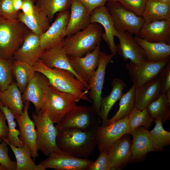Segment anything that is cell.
<instances>
[{"instance_id":"1","label":"cell","mask_w":170,"mask_h":170,"mask_svg":"<svg viewBox=\"0 0 170 170\" xmlns=\"http://www.w3.org/2000/svg\"><path fill=\"white\" fill-rule=\"evenodd\" d=\"M96 128L89 130L71 129L59 131L56 138L58 148L77 157L88 159L97 146Z\"/></svg>"},{"instance_id":"2","label":"cell","mask_w":170,"mask_h":170,"mask_svg":"<svg viewBox=\"0 0 170 170\" xmlns=\"http://www.w3.org/2000/svg\"><path fill=\"white\" fill-rule=\"evenodd\" d=\"M36 72L45 76L50 85L62 92L74 95L79 100L92 103L88 98V90L83 84L71 72L57 68H50L39 59L33 66Z\"/></svg>"},{"instance_id":"3","label":"cell","mask_w":170,"mask_h":170,"mask_svg":"<svg viewBox=\"0 0 170 170\" xmlns=\"http://www.w3.org/2000/svg\"><path fill=\"white\" fill-rule=\"evenodd\" d=\"M103 33L100 24L91 23L85 29L65 38L62 47L68 55L82 57L100 44Z\"/></svg>"},{"instance_id":"4","label":"cell","mask_w":170,"mask_h":170,"mask_svg":"<svg viewBox=\"0 0 170 170\" xmlns=\"http://www.w3.org/2000/svg\"><path fill=\"white\" fill-rule=\"evenodd\" d=\"M30 31L17 19L9 20L0 16V57L13 59Z\"/></svg>"},{"instance_id":"5","label":"cell","mask_w":170,"mask_h":170,"mask_svg":"<svg viewBox=\"0 0 170 170\" xmlns=\"http://www.w3.org/2000/svg\"><path fill=\"white\" fill-rule=\"evenodd\" d=\"M80 100L72 94L50 85L42 109L54 123L58 124L64 116L76 106Z\"/></svg>"},{"instance_id":"6","label":"cell","mask_w":170,"mask_h":170,"mask_svg":"<svg viewBox=\"0 0 170 170\" xmlns=\"http://www.w3.org/2000/svg\"><path fill=\"white\" fill-rule=\"evenodd\" d=\"M32 116L37 128L38 150L48 156L58 149L56 144L59 132L57 126L54 125L46 112L43 110L36 113L32 112Z\"/></svg>"},{"instance_id":"7","label":"cell","mask_w":170,"mask_h":170,"mask_svg":"<svg viewBox=\"0 0 170 170\" xmlns=\"http://www.w3.org/2000/svg\"><path fill=\"white\" fill-rule=\"evenodd\" d=\"M105 4L116 30L139 36L145 23L142 17L127 9L118 1H108Z\"/></svg>"},{"instance_id":"8","label":"cell","mask_w":170,"mask_h":170,"mask_svg":"<svg viewBox=\"0 0 170 170\" xmlns=\"http://www.w3.org/2000/svg\"><path fill=\"white\" fill-rule=\"evenodd\" d=\"M100 123L91 107L76 105L57 125L59 131L71 129L89 130L96 128Z\"/></svg>"},{"instance_id":"9","label":"cell","mask_w":170,"mask_h":170,"mask_svg":"<svg viewBox=\"0 0 170 170\" xmlns=\"http://www.w3.org/2000/svg\"><path fill=\"white\" fill-rule=\"evenodd\" d=\"M170 61V59L157 62L150 61L146 59L137 64L130 62L126 64V68L131 81L135 88H138L159 76Z\"/></svg>"},{"instance_id":"10","label":"cell","mask_w":170,"mask_h":170,"mask_svg":"<svg viewBox=\"0 0 170 170\" xmlns=\"http://www.w3.org/2000/svg\"><path fill=\"white\" fill-rule=\"evenodd\" d=\"M39 164L46 169L56 170H87L93 161L88 159L77 157L59 149L51 153Z\"/></svg>"},{"instance_id":"11","label":"cell","mask_w":170,"mask_h":170,"mask_svg":"<svg viewBox=\"0 0 170 170\" xmlns=\"http://www.w3.org/2000/svg\"><path fill=\"white\" fill-rule=\"evenodd\" d=\"M114 56L111 54H107L101 52L98 66L90 78L89 83L88 96L92 101V109L100 120L99 112L101 93L103 87L105 71L107 65L112 62Z\"/></svg>"},{"instance_id":"12","label":"cell","mask_w":170,"mask_h":170,"mask_svg":"<svg viewBox=\"0 0 170 170\" xmlns=\"http://www.w3.org/2000/svg\"><path fill=\"white\" fill-rule=\"evenodd\" d=\"M128 116L105 126L98 125L95 134L97 146L100 152H108L112 146L123 135L129 132Z\"/></svg>"},{"instance_id":"13","label":"cell","mask_w":170,"mask_h":170,"mask_svg":"<svg viewBox=\"0 0 170 170\" xmlns=\"http://www.w3.org/2000/svg\"><path fill=\"white\" fill-rule=\"evenodd\" d=\"M100 44H98L93 50L87 53L84 57L68 55L73 69L88 90L91 77L99 64Z\"/></svg>"},{"instance_id":"14","label":"cell","mask_w":170,"mask_h":170,"mask_svg":"<svg viewBox=\"0 0 170 170\" xmlns=\"http://www.w3.org/2000/svg\"><path fill=\"white\" fill-rule=\"evenodd\" d=\"M70 14L69 10L57 13L54 21L40 36L41 46L44 51L56 45H63Z\"/></svg>"},{"instance_id":"15","label":"cell","mask_w":170,"mask_h":170,"mask_svg":"<svg viewBox=\"0 0 170 170\" xmlns=\"http://www.w3.org/2000/svg\"><path fill=\"white\" fill-rule=\"evenodd\" d=\"M29 101H25L22 113L14 116L19 128L20 139L23 145L27 146L30 148L31 157L35 160L38 156L37 144V134L35 123L29 116Z\"/></svg>"},{"instance_id":"16","label":"cell","mask_w":170,"mask_h":170,"mask_svg":"<svg viewBox=\"0 0 170 170\" xmlns=\"http://www.w3.org/2000/svg\"><path fill=\"white\" fill-rule=\"evenodd\" d=\"M50 85L49 81L45 76L36 72L22 94L23 101L31 102L35 106L36 113L38 112L43 107L47 90Z\"/></svg>"},{"instance_id":"17","label":"cell","mask_w":170,"mask_h":170,"mask_svg":"<svg viewBox=\"0 0 170 170\" xmlns=\"http://www.w3.org/2000/svg\"><path fill=\"white\" fill-rule=\"evenodd\" d=\"M119 43L116 45V52L125 61L137 64L146 59L142 48L134 39L132 34L125 31L117 30Z\"/></svg>"},{"instance_id":"18","label":"cell","mask_w":170,"mask_h":170,"mask_svg":"<svg viewBox=\"0 0 170 170\" xmlns=\"http://www.w3.org/2000/svg\"><path fill=\"white\" fill-rule=\"evenodd\" d=\"M90 23H98L104 29L102 34L103 39L107 43L111 53L114 56L117 53L115 36L117 37V31L105 5L98 7L94 9L91 14Z\"/></svg>"},{"instance_id":"19","label":"cell","mask_w":170,"mask_h":170,"mask_svg":"<svg viewBox=\"0 0 170 170\" xmlns=\"http://www.w3.org/2000/svg\"><path fill=\"white\" fill-rule=\"evenodd\" d=\"M43 51L41 46L40 36L30 31L21 45L14 54L13 59L33 66Z\"/></svg>"},{"instance_id":"20","label":"cell","mask_w":170,"mask_h":170,"mask_svg":"<svg viewBox=\"0 0 170 170\" xmlns=\"http://www.w3.org/2000/svg\"><path fill=\"white\" fill-rule=\"evenodd\" d=\"M132 140L128 133L123 135L108 150L111 170H120L130 162L131 156Z\"/></svg>"},{"instance_id":"21","label":"cell","mask_w":170,"mask_h":170,"mask_svg":"<svg viewBox=\"0 0 170 170\" xmlns=\"http://www.w3.org/2000/svg\"><path fill=\"white\" fill-rule=\"evenodd\" d=\"M139 36L149 42L170 45V18L145 23Z\"/></svg>"},{"instance_id":"22","label":"cell","mask_w":170,"mask_h":170,"mask_svg":"<svg viewBox=\"0 0 170 170\" xmlns=\"http://www.w3.org/2000/svg\"><path fill=\"white\" fill-rule=\"evenodd\" d=\"M70 0V14L65 31L66 36L85 29L91 23V14L85 6L79 0Z\"/></svg>"},{"instance_id":"23","label":"cell","mask_w":170,"mask_h":170,"mask_svg":"<svg viewBox=\"0 0 170 170\" xmlns=\"http://www.w3.org/2000/svg\"><path fill=\"white\" fill-rule=\"evenodd\" d=\"M62 45H56L44 50L39 59L49 68H57L71 72L82 82L80 78L73 69L68 55L63 48Z\"/></svg>"},{"instance_id":"24","label":"cell","mask_w":170,"mask_h":170,"mask_svg":"<svg viewBox=\"0 0 170 170\" xmlns=\"http://www.w3.org/2000/svg\"><path fill=\"white\" fill-rule=\"evenodd\" d=\"M129 133L133 137L130 162L139 160L148 153L154 151L148 130L140 126L130 132Z\"/></svg>"},{"instance_id":"25","label":"cell","mask_w":170,"mask_h":170,"mask_svg":"<svg viewBox=\"0 0 170 170\" xmlns=\"http://www.w3.org/2000/svg\"><path fill=\"white\" fill-rule=\"evenodd\" d=\"M162 94L160 76L135 88V106L142 110L155 100Z\"/></svg>"},{"instance_id":"26","label":"cell","mask_w":170,"mask_h":170,"mask_svg":"<svg viewBox=\"0 0 170 170\" xmlns=\"http://www.w3.org/2000/svg\"><path fill=\"white\" fill-rule=\"evenodd\" d=\"M111 85L112 89L109 94L102 97L101 100L99 117L102 120V126H105L107 124L109 112L116 102L120 99L126 87L125 82L117 78H114Z\"/></svg>"},{"instance_id":"27","label":"cell","mask_w":170,"mask_h":170,"mask_svg":"<svg viewBox=\"0 0 170 170\" xmlns=\"http://www.w3.org/2000/svg\"><path fill=\"white\" fill-rule=\"evenodd\" d=\"M133 38L143 49L146 60L157 62L170 59V45L149 42L138 36Z\"/></svg>"},{"instance_id":"28","label":"cell","mask_w":170,"mask_h":170,"mask_svg":"<svg viewBox=\"0 0 170 170\" xmlns=\"http://www.w3.org/2000/svg\"><path fill=\"white\" fill-rule=\"evenodd\" d=\"M17 19L31 31L40 36L45 32L50 26V21L47 15L36 5L32 14L26 15L19 12Z\"/></svg>"},{"instance_id":"29","label":"cell","mask_w":170,"mask_h":170,"mask_svg":"<svg viewBox=\"0 0 170 170\" xmlns=\"http://www.w3.org/2000/svg\"><path fill=\"white\" fill-rule=\"evenodd\" d=\"M21 93L15 82H12L8 88L0 94V100L2 105L10 109L14 116L21 115L24 105Z\"/></svg>"},{"instance_id":"30","label":"cell","mask_w":170,"mask_h":170,"mask_svg":"<svg viewBox=\"0 0 170 170\" xmlns=\"http://www.w3.org/2000/svg\"><path fill=\"white\" fill-rule=\"evenodd\" d=\"M142 17L145 23L170 18V5L147 0Z\"/></svg>"},{"instance_id":"31","label":"cell","mask_w":170,"mask_h":170,"mask_svg":"<svg viewBox=\"0 0 170 170\" xmlns=\"http://www.w3.org/2000/svg\"><path fill=\"white\" fill-rule=\"evenodd\" d=\"M13 72L16 84L23 94L36 71L33 66L28 63L13 60Z\"/></svg>"},{"instance_id":"32","label":"cell","mask_w":170,"mask_h":170,"mask_svg":"<svg viewBox=\"0 0 170 170\" xmlns=\"http://www.w3.org/2000/svg\"><path fill=\"white\" fill-rule=\"evenodd\" d=\"M13 151L16 159V170H45L39 164L37 165L31 158L30 148L24 145L22 147H15L8 144Z\"/></svg>"},{"instance_id":"33","label":"cell","mask_w":170,"mask_h":170,"mask_svg":"<svg viewBox=\"0 0 170 170\" xmlns=\"http://www.w3.org/2000/svg\"><path fill=\"white\" fill-rule=\"evenodd\" d=\"M151 118L159 120L163 124L170 116V101L165 94H161L155 100L150 103L147 107Z\"/></svg>"},{"instance_id":"34","label":"cell","mask_w":170,"mask_h":170,"mask_svg":"<svg viewBox=\"0 0 170 170\" xmlns=\"http://www.w3.org/2000/svg\"><path fill=\"white\" fill-rule=\"evenodd\" d=\"M135 88L133 84L127 92L123 94L119 100L118 110L112 118L108 120L105 126L123 119L132 111L135 107Z\"/></svg>"},{"instance_id":"35","label":"cell","mask_w":170,"mask_h":170,"mask_svg":"<svg viewBox=\"0 0 170 170\" xmlns=\"http://www.w3.org/2000/svg\"><path fill=\"white\" fill-rule=\"evenodd\" d=\"M0 110L4 115L8 124V133L6 138L2 137L8 144L15 147H20L23 146L19 136V130L16 128V124L14 121L15 116L11 111L7 107L3 106L0 100Z\"/></svg>"},{"instance_id":"36","label":"cell","mask_w":170,"mask_h":170,"mask_svg":"<svg viewBox=\"0 0 170 170\" xmlns=\"http://www.w3.org/2000/svg\"><path fill=\"white\" fill-rule=\"evenodd\" d=\"M36 5L47 16L50 21L58 13L70 8V0H37Z\"/></svg>"},{"instance_id":"37","label":"cell","mask_w":170,"mask_h":170,"mask_svg":"<svg viewBox=\"0 0 170 170\" xmlns=\"http://www.w3.org/2000/svg\"><path fill=\"white\" fill-rule=\"evenodd\" d=\"M153 122L155 125L149 131L150 137L154 151L162 150L170 144V132L164 129L161 121L156 120Z\"/></svg>"},{"instance_id":"38","label":"cell","mask_w":170,"mask_h":170,"mask_svg":"<svg viewBox=\"0 0 170 170\" xmlns=\"http://www.w3.org/2000/svg\"><path fill=\"white\" fill-rule=\"evenodd\" d=\"M153 122L147 108L140 110L135 107L128 117L129 132L140 126L148 130Z\"/></svg>"},{"instance_id":"39","label":"cell","mask_w":170,"mask_h":170,"mask_svg":"<svg viewBox=\"0 0 170 170\" xmlns=\"http://www.w3.org/2000/svg\"><path fill=\"white\" fill-rule=\"evenodd\" d=\"M13 59L0 57V92L6 89L13 82Z\"/></svg>"},{"instance_id":"40","label":"cell","mask_w":170,"mask_h":170,"mask_svg":"<svg viewBox=\"0 0 170 170\" xmlns=\"http://www.w3.org/2000/svg\"><path fill=\"white\" fill-rule=\"evenodd\" d=\"M2 139L0 143V164L6 170H16V162L12 161L9 158L8 155V144L6 141Z\"/></svg>"},{"instance_id":"41","label":"cell","mask_w":170,"mask_h":170,"mask_svg":"<svg viewBox=\"0 0 170 170\" xmlns=\"http://www.w3.org/2000/svg\"><path fill=\"white\" fill-rule=\"evenodd\" d=\"M112 165L108 153L100 152L97 159L88 166L87 170H111Z\"/></svg>"},{"instance_id":"42","label":"cell","mask_w":170,"mask_h":170,"mask_svg":"<svg viewBox=\"0 0 170 170\" xmlns=\"http://www.w3.org/2000/svg\"><path fill=\"white\" fill-rule=\"evenodd\" d=\"M147 0H117L124 7L142 17Z\"/></svg>"},{"instance_id":"43","label":"cell","mask_w":170,"mask_h":170,"mask_svg":"<svg viewBox=\"0 0 170 170\" xmlns=\"http://www.w3.org/2000/svg\"><path fill=\"white\" fill-rule=\"evenodd\" d=\"M18 13L14 10L12 0H1L0 16L8 20H14L17 19Z\"/></svg>"},{"instance_id":"44","label":"cell","mask_w":170,"mask_h":170,"mask_svg":"<svg viewBox=\"0 0 170 170\" xmlns=\"http://www.w3.org/2000/svg\"><path fill=\"white\" fill-rule=\"evenodd\" d=\"M162 93L165 94L170 90V61L160 75Z\"/></svg>"},{"instance_id":"45","label":"cell","mask_w":170,"mask_h":170,"mask_svg":"<svg viewBox=\"0 0 170 170\" xmlns=\"http://www.w3.org/2000/svg\"><path fill=\"white\" fill-rule=\"evenodd\" d=\"M86 7L88 12L91 14L95 8L105 5L108 0H79Z\"/></svg>"},{"instance_id":"46","label":"cell","mask_w":170,"mask_h":170,"mask_svg":"<svg viewBox=\"0 0 170 170\" xmlns=\"http://www.w3.org/2000/svg\"><path fill=\"white\" fill-rule=\"evenodd\" d=\"M35 6L34 0H23L21 12L26 15H30L34 12Z\"/></svg>"},{"instance_id":"47","label":"cell","mask_w":170,"mask_h":170,"mask_svg":"<svg viewBox=\"0 0 170 170\" xmlns=\"http://www.w3.org/2000/svg\"><path fill=\"white\" fill-rule=\"evenodd\" d=\"M6 118L4 114L0 110V143L3 139L2 137L6 138L8 128L6 124Z\"/></svg>"},{"instance_id":"48","label":"cell","mask_w":170,"mask_h":170,"mask_svg":"<svg viewBox=\"0 0 170 170\" xmlns=\"http://www.w3.org/2000/svg\"><path fill=\"white\" fill-rule=\"evenodd\" d=\"M23 0H12L13 6L15 11L18 13L21 10Z\"/></svg>"},{"instance_id":"49","label":"cell","mask_w":170,"mask_h":170,"mask_svg":"<svg viewBox=\"0 0 170 170\" xmlns=\"http://www.w3.org/2000/svg\"><path fill=\"white\" fill-rule=\"evenodd\" d=\"M158 1L165 4L170 5V0H158Z\"/></svg>"},{"instance_id":"50","label":"cell","mask_w":170,"mask_h":170,"mask_svg":"<svg viewBox=\"0 0 170 170\" xmlns=\"http://www.w3.org/2000/svg\"><path fill=\"white\" fill-rule=\"evenodd\" d=\"M0 170H6L4 167L0 164Z\"/></svg>"},{"instance_id":"51","label":"cell","mask_w":170,"mask_h":170,"mask_svg":"<svg viewBox=\"0 0 170 170\" xmlns=\"http://www.w3.org/2000/svg\"><path fill=\"white\" fill-rule=\"evenodd\" d=\"M117 0H108V1H117Z\"/></svg>"},{"instance_id":"52","label":"cell","mask_w":170,"mask_h":170,"mask_svg":"<svg viewBox=\"0 0 170 170\" xmlns=\"http://www.w3.org/2000/svg\"><path fill=\"white\" fill-rule=\"evenodd\" d=\"M149 0L151 1H158V0Z\"/></svg>"},{"instance_id":"53","label":"cell","mask_w":170,"mask_h":170,"mask_svg":"<svg viewBox=\"0 0 170 170\" xmlns=\"http://www.w3.org/2000/svg\"><path fill=\"white\" fill-rule=\"evenodd\" d=\"M1 1V0H0V4Z\"/></svg>"},{"instance_id":"54","label":"cell","mask_w":170,"mask_h":170,"mask_svg":"<svg viewBox=\"0 0 170 170\" xmlns=\"http://www.w3.org/2000/svg\"><path fill=\"white\" fill-rule=\"evenodd\" d=\"M0 93H1V92H0Z\"/></svg>"}]
</instances>
